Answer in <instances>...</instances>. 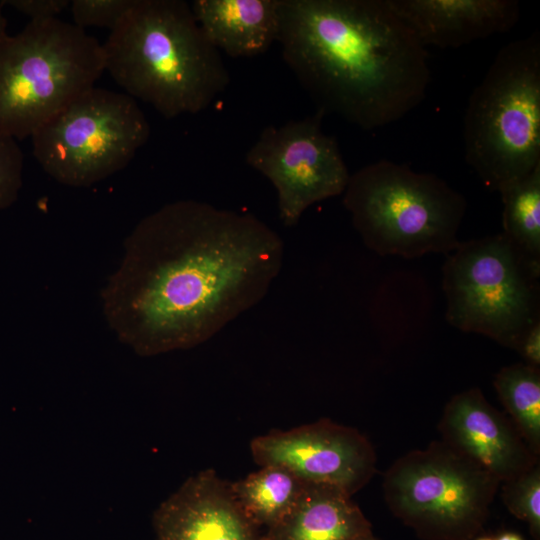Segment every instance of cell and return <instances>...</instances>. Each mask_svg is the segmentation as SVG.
<instances>
[{
    "instance_id": "6da1fadb",
    "label": "cell",
    "mask_w": 540,
    "mask_h": 540,
    "mask_svg": "<svg viewBox=\"0 0 540 540\" xmlns=\"http://www.w3.org/2000/svg\"><path fill=\"white\" fill-rule=\"evenodd\" d=\"M101 290L118 339L147 357L198 346L259 303L279 274L280 236L250 213L187 199L145 216Z\"/></svg>"
},
{
    "instance_id": "7a4b0ae2",
    "label": "cell",
    "mask_w": 540,
    "mask_h": 540,
    "mask_svg": "<svg viewBox=\"0 0 540 540\" xmlns=\"http://www.w3.org/2000/svg\"><path fill=\"white\" fill-rule=\"evenodd\" d=\"M277 42L316 111L363 130L398 121L426 96V47L389 0H279Z\"/></svg>"
},
{
    "instance_id": "3957f363",
    "label": "cell",
    "mask_w": 540,
    "mask_h": 540,
    "mask_svg": "<svg viewBox=\"0 0 540 540\" xmlns=\"http://www.w3.org/2000/svg\"><path fill=\"white\" fill-rule=\"evenodd\" d=\"M102 48L105 70L126 94L168 119L207 109L230 83L184 0H134Z\"/></svg>"
},
{
    "instance_id": "277c9868",
    "label": "cell",
    "mask_w": 540,
    "mask_h": 540,
    "mask_svg": "<svg viewBox=\"0 0 540 540\" xmlns=\"http://www.w3.org/2000/svg\"><path fill=\"white\" fill-rule=\"evenodd\" d=\"M465 159L500 192L540 165V39H517L496 54L463 119Z\"/></svg>"
},
{
    "instance_id": "5b68a950",
    "label": "cell",
    "mask_w": 540,
    "mask_h": 540,
    "mask_svg": "<svg viewBox=\"0 0 540 540\" xmlns=\"http://www.w3.org/2000/svg\"><path fill=\"white\" fill-rule=\"evenodd\" d=\"M343 194L353 226L379 255H446L460 242L465 197L434 174L382 159L350 175Z\"/></svg>"
},
{
    "instance_id": "8992f818",
    "label": "cell",
    "mask_w": 540,
    "mask_h": 540,
    "mask_svg": "<svg viewBox=\"0 0 540 540\" xmlns=\"http://www.w3.org/2000/svg\"><path fill=\"white\" fill-rule=\"evenodd\" d=\"M105 71L102 44L53 18L30 21L0 43V133L32 136Z\"/></svg>"
},
{
    "instance_id": "52a82bcc",
    "label": "cell",
    "mask_w": 540,
    "mask_h": 540,
    "mask_svg": "<svg viewBox=\"0 0 540 540\" xmlns=\"http://www.w3.org/2000/svg\"><path fill=\"white\" fill-rule=\"evenodd\" d=\"M539 276L502 232L459 242L442 267L446 320L515 350L539 320Z\"/></svg>"
},
{
    "instance_id": "ba28073f",
    "label": "cell",
    "mask_w": 540,
    "mask_h": 540,
    "mask_svg": "<svg viewBox=\"0 0 540 540\" xmlns=\"http://www.w3.org/2000/svg\"><path fill=\"white\" fill-rule=\"evenodd\" d=\"M501 482L442 440L397 458L382 490L390 511L427 540H471Z\"/></svg>"
},
{
    "instance_id": "9c48e42d",
    "label": "cell",
    "mask_w": 540,
    "mask_h": 540,
    "mask_svg": "<svg viewBox=\"0 0 540 540\" xmlns=\"http://www.w3.org/2000/svg\"><path fill=\"white\" fill-rule=\"evenodd\" d=\"M149 135L150 125L134 98L94 86L31 138L33 155L50 177L88 187L124 169Z\"/></svg>"
},
{
    "instance_id": "30bf717a",
    "label": "cell",
    "mask_w": 540,
    "mask_h": 540,
    "mask_svg": "<svg viewBox=\"0 0 540 540\" xmlns=\"http://www.w3.org/2000/svg\"><path fill=\"white\" fill-rule=\"evenodd\" d=\"M315 114L263 129L245 156L277 194L279 218L295 226L311 205L344 193L350 173L334 137Z\"/></svg>"
},
{
    "instance_id": "8fae6325",
    "label": "cell",
    "mask_w": 540,
    "mask_h": 540,
    "mask_svg": "<svg viewBox=\"0 0 540 540\" xmlns=\"http://www.w3.org/2000/svg\"><path fill=\"white\" fill-rule=\"evenodd\" d=\"M260 466L287 469L308 484L325 485L351 496L377 471V456L359 430L327 418L289 430H271L250 443Z\"/></svg>"
},
{
    "instance_id": "7c38bea8",
    "label": "cell",
    "mask_w": 540,
    "mask_h": 540,
    "mask_svg": "<svg viewBox=\"0 0 540 540\" xmlns=\"http://www.w3.org/2000/svg\"><path fill=\"white\" fill-rule=\"evenodd\" d=\"M441 439L501 483L539 464L511 419L496 409L479 388L455 394L438 423Z\"/></svg>"
},
{
    "instance_id": "4fadbf2b",
    "label": "cell",
    "mask_w": 540,
    "mask_h": 540,
    "mask_svg": "<svg viewBox=\"0 0 540 540\" xmlns=\"http://www.w3.org/2000/svg\"><path fill=\"white\" fill-rule=\"evenodd\" d=\"M156 540H265L213 469L189 477L153 514Z\"/></svg>"
},
{
    "instance_id": "5bb4252c",
    "label": "cell",
    "mask_w": 540,
    "mask_h": 540,
    "mask_svg": "<svg viewBox=\"0 0 540 540\" xmlns=\"http://www.w3.org/2000/svg\"><path fill=\"white\" fill-rule=\"evenodd\" d=\"M424 47L459 48L511 30L516 0H389Z\"/></svg>"
},
{
    "instance_id": "9a60e30c",
    "label": "cell",
    "mask_w": 540,
    "mask_h": 540,
    "mask_svg": "<svg viewBox=\"0 0 540 540\" xmlns=\"http://www.w3.org/2000/svg\"><path fill=\"white\" fill-rule=\"evenodd\" d=\"M190 5L206 38L228 56H258L277 42L279 0H195Z\"/></svg>"
},
{
    "instance_id": "2e32d148",
    "label": "cell",
    "mask_w": 540,
    "mask_h": 540,
    "mask_svg": "<svg viewBox=\"0 0 540 540\" xmlns=\"http://www.w3.org/2000/svg\"><path fill=\"white\" fill-rule=\"evenodd\" d=\"M371 524L352 497L325 485L308 484L303 495L265 540H358L372 535Z\"/></svg>"
},
{
    "instance_id": "e0dca14e",
    "label": "cell",
    "mask_w": 540,
    "mask_h": 540,
    "mask_svg": "<svg viewBox=\"0 0 540 540\" xmlns=\"http://www.w3.org/2000/svg\"><path fill=\"white\" fill-rule=\"evenodd\" d=\"M308 483L285 468H261L230 483L232 493L246 516L267 530L283 520L297 504Z\"/></svg>"
},
{
    "instance_id": "ac0fdd59",
    "label": "cell",
    "mask_w": 540,
    "mask_h": 540,
    "mask_svg": "<svg viewBox=\"0 0 540 540\" xmlns=\"http://www.w3.org/2000/svg\"><path fill=\"white\" fill-rule=\"evenodd\" d=\"M493 385L525 443L540 456V369L526 363L502 367Z\"/></svg>"
},
{
    "instance_id": "d6986e66",
    "label": "cell",
    "mask_w": 540,
    "mask_h": 540,
    "mask_svg": "<svg viewBox=\"0 0 540 540\" xmlns=\"http://www.w3.org/2000/svg\"><path fill=\"white\" fill-rule=\"evenodd\" d=\"M499 193L502 233L528 260L540 265V165Z\"/></svg>"
},
{
    "instance_id": "ffe728a7",
    "label": "cell",
    "mask_w": 540,
    "mask_h": 540,
    "mask_svg": "<svg viewBox=\"0 0 540 540\" xmlns=\"http://www.w3.org/2000/svg\"><path fill=\"white\" fill-rule=\"evenodd\" d=\"M501 498L511 514L526 522L535 540L540 538V465L500 484Z\"/></svg>"
},
{
    "instance_id": "44dd1931",
    "label": "cell",
    "mask_w": 540,
    "mask_h": 540,
    "mask_svg": "<svg viewBox=\"0 0 540 540\" xmlns=\"http://www.w3.org/2000/svg\"><path fill=\"white\" fill-rule=\"evenodd\" d=\"M134 0H73L71 13L74 25L81 29L94 26L113 30Z\"/></svg>"
},
{
    "instance_id": "7402d4cb",
    "label": "cell",
    "mask_w": 540,
    "mask_h": 540,
    "mask_svg": "<svg viewBox=\"0 0 540 540\" xmlns=\"http://www.w3.org/2000/svg\"><path fill=\"white\" fill-rule=\"evenodd\" d=\"M23 159L16 139L0 133V211L11 206L18 197Z\"/></svg>"
},
{
    "instance_id": "603a6c76",
    "label": "cell",
    "mask_w": 540,
    "mask_h": 540,
    "mask_svg": "<svg viewBox=\"0 0 540 540\" xmlns=\"http://www.w3.org/2000/svg\"><path fill=\"white\" fill-rule=\"evenodd\" d=\"M68 0H5L2 5H9L30 17V21H44L57 18L68 5Z\"/></svg>"
},
{
    "instance_id": "cb8c5ba5",
    "label": "cell",
    "mask_w": 540,
    "mask_h": 540,
    "mask_svg": "<svg viewBox=\"0 0 540 540\" xmlns=\"http://www.w3.org/2000/svg\"><path fill=\"white\" fill-rule=\"evenodd\" d=\"M515 351H517L526 364L540 366V320L530 326L520 338Z\"/></svg>"
},
{
    "instance_id": "d4e9b609",
    "label": "cell",
    "mask_w": 540,
    "mask_h": 540,
    "mask_svg": "<svg viewBox=\"0 0 540 540\" xmlns=\"http://www.w3.org/2000/svg\"><path fill=\"white\" fill-rule=\"evenodd\" d=\"M2 4L0 3V43L8 36L7 34V19L2 12Z\"/></svg>"
},
{
    "instance_id": "484cf974",
    "label": "cell",
    "mask_w": 540,
    "mask_h": 540,
    "mask_svg": "<svg viewBox=\"0 0 540 540\" xmlns=\"http://www.w3.org/2000/svg\"><path fill=\"white\" fill-rule=\"evenodd\" d=\"M495 540H523L521 536L513 532H506L498 536Z\"/></svg>"
},
{
    "instance_id": "4316f807",
    "label": "cell",
    "mask_w": 540,
    "mask_h": 540,
    "mask_svg": "<svg viewBox=\"0 0 540 540\" xmlns=\"http://www.w3.org/2000/svg\"><path fill=\"white\" fill-rule=\"evenodd\" d=\"M358 540H377V539L372 534L370 536H367V537H364V538H361V539H358Z\"/></svg>"
},
{
    "instance_id": "83f0119b",
    "label": "cell",
    "mask_w": 540,
    "mask_h": 540,
    "mask_svg": "<svg viewBox=\"0 0 540 540\" xmlns=\"http://www.w3.org/2000/svg\"><path fill=\"white\" fill-rule=\"evenodd\" d=\"M477 540H493V539L488 538V537H481V538H478Z\"/></svg>"
}]
</instances>
